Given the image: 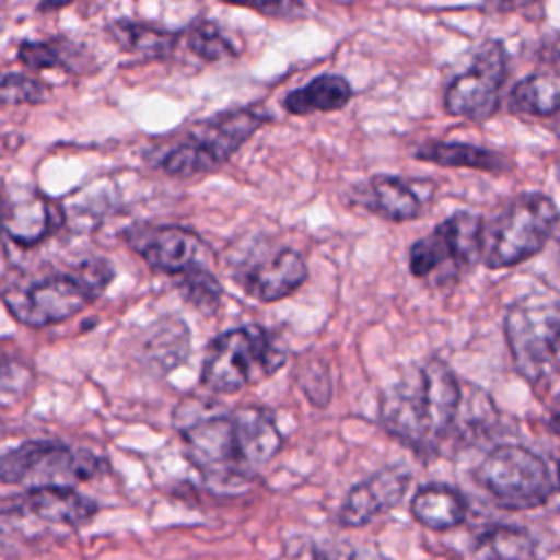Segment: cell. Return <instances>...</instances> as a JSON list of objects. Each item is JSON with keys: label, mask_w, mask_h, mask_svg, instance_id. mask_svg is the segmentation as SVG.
Masks as SVG:
<instances>
[{"label": "cell", "mask_w": 560, "mask_h": 560, "mask_svg": "<svg viewBox=\"0 0 560 560\" xmlns=\"http://www.w3.org/2000/svg\"><path fill=\"white\" fill-rule=\"evenodd\" d=\"M352 88L339 74H319L311 79L306 85L291 90L282 105L289 114L306 116L313 112H335L350 103Z\"/></svg>", "instance_id": "cell-21"}, {"label": "cell", "mask_w": 560, "mask_h": 560, "mask_svg": "<svg viewBox=\"0 0 560 560\" xmlns=\"http://www.w3.org/2000/svg\"><path fill=\"white\" fill-rule=\"evenodd\" d=\"M114 39L129 52H136L147 59H162L173 52L177 35L164 28H155L138 22H114Z\"/></svg>", "instance_id": "cell-25"}, {"label": "cell", "mask_w": 560, "mask_h": 560, "mask_svg": "<svg viewBox=\"0 0 560 560\" xmlns=\"http://www.w3.org/2000/svg\"><path fill=\"white\" fill-rule=\"evenodd\" d=\"M129 243L153 271L168 276H179L182 271L192 267L201 249L199 236L182 225L136 230L133 234H129Z\"/></svg>", "instance_id": "cell-15"}, {"label": "cell", "mask_w": 560, "mask_h": 560, "mask_svg": "<svg viewBox=\"0 0 560 560\" xmlns=\"http://www.w3.org/2000/svg\"><path fill=\"white\" fill-rule=\"evenodd\" d=\"M59 221L61 214L48 199L31 197L9 210L4 230L20 245H35L46 238L59 225Z\"/></svg>", "instance_id": "cell-22"}, {"label": "cell", "mask_w": 560, "mask_h": 560, "mask_svg": "<svg viewBox=\"0 0 560 560\" xmlns=\"http://www.w3.org/2000/svg\"><path fill=\"white\" fill-rule=\"evenodd\" d=\"M72 0H39V9L48 11V9H61L66 4H70Z\"/></svg>", "instance_id": "cell-31"}, {"label": "cell", "mask_w": 560, "mask_h": 560, "mask_svg": "<svg viewBox=\"0 0 560 560\" xmlns=\"http://www.w3.org/2000/svg\"><path fill=\"white\" fill-rule=\"evenodd\" d=\"M225 2L249 7L269 18H295L302 13L300 0H225Z\"/></svg>", "instance_id": "cell-30"}, {"label": "cell", "mask_w": 560, "mask_h": 560, "mask_svg": "<svg viewBox=\"0 0 560 560\" xmlns=\"http://www.w3.org/2000/svg\"><path fill=\"white\" fill-rule=\"evenodd\" d=\"M466 512L468 510L462 492L444 483H429L411 499L413 518L433 532H446L462 525Z\"/></svg>", "instance_id": "cell-19"}, {"label": "cell", "mask_w": 560, "mask_h": 560, "mask_svg": "<svg viewBox=\"0 0 560 560\" xmlns=\"http://www.w3.org/2000/svg\"><path fill=\"white\" fill-rule=\"evenodd\" d=\"M416 158L446 168H472L486 173H503L508 168L505 155L468 142L431 140L416 149Z\"/></svg>", "instance_id": "cell-20"}, {"label": "cell", "mask_w": 560, "mask_h": 560, "mask_svg": "<svg viewBox=\"0 0 560 560\" xmlns=\"http://www.w3.org/2000/svg\"><path fill=\"white\" fill-rule=\"evenodd\" d=\"M508 74L505 50L499 42H486L472 55L466 72L457 74L444 94V109L466 120H486L499 109V94Z\"/></svg>", "instance_id": "cell-11"}, {"label": "cell", "mask_w": 560, "mask_h": 560, "mask_svg": "<svg viewBox=\"0 0 560 560\" xmlns=\"http://www.w3.org/2000/svg\"><path fill=\"white\" fill-rule=\"evenodd\" d=\"M350 199L368 212L394 223L413 221L422 214L424 208L418 186L396 175L370 177L350 190Z\"/></svg>", "instance_id": "cell-16"}, {"label": "cell", "mask_w": 560, "mask_h": 560, "mask_svg": "<svg viewBox=\"0 0 560 560\" xmlns=\"http://www.w3.org/2000/svg\"><path fill=\"white\" fill-rule=\"evenodd\" d=\"M287 361L282 341L262 326L247 324L214 337L203 357L201 383L219 394H234L245 385L271 376Z\"/></svg>", "instance_id": "cell-2"}, {"label": "cell", "mask_w": 560, "mask_h": 560, "mask_svg": "<svg viewBox=\"0 0 560 560\" xmlns=\"http://www.w3.org/2000/svg\"><path fill=\"white\" fill-rule=\"evenodd\" d=\"M470 553L486 560H529L536 556V540L521 527L494 525L475 538Z\"/></svg>", "instance_id": "cell-23"}, {"label": "cell", "mask_w": 560, "mask_h": 560, "mask_svg": "<svg viewBox=\"0 0 560 560\" xmlns=\"http://www.w3.org/2000/svg\"><path fill=\"white\" fill-rule=\"evenodd\" d=\"M483 219L459 210L446 217L433 232L418 238L409 249V271L435 284L457 282L481 258Z\"/></svg>", "instance_id": "cell-5"}, {"label": "cell", "mask_w": 560, "mask_h": 560, "mask_svg": "<svg viewBox=\"0 0 560 560\" xmlns=\"http://www.w3.org/2000/svg\"><path fill=\"white\" fill-rule=\"evenodd\" d=\"M475 387H464L442 359H429L402 374L383 392L381 424L416 453L435 455L448 442L468 440L479 424L492 422V400Z\"/></svg>", "instance_id": "cell-1"}, {"label": "cell", "mask_w": 560, "mask_h": 560, "mask_svg": "<svg viewBox=\"0 0 560 560\" xmlns=\"http://www.w3.org/2000/svg\"><path fill=\"white\" fill-rule=\"evenodd\" d=\"M308 276L300 252L280 247L271 254L249 258L234 271L236 284L258 302H276L298 291Z\"/></svg>", "instance_id": "cell-12"}, {"label": "cell", "mask_w": 560, "mask_h": 560, "mask_svg": "<svg viewBox=\"0 0 560 560\" xmlns=\"http://www.w3.org/2000/svg\"><path fill=\"white\" fill-rule=\"evenodd\" d=\"M18 57L22 63H26L28 68H35V70L57 68L63 63V57L57 50V46H52L48 42H24L20 46Z\"/></svg>", "instance_id": "cell-29"}, {"label": "cell", "mask_w": 560, "mask_h": 560, "mask_svg": "<svg viewBox=\"0 0 560 560\" xmlns=\"http://www.w3.org/2000/svg\"><path fill=\"white\" fill-rule=\"evenodd\" d=\"M188 48L203 61H221L236 55L232 42L212 22H201L190 28Z\"/></svg>", "instance_id": "cell-28"}, {"label": "cell", "mask_w": 560, "mask_h": 560, "mask_svg": "<svg viewBox=\"0 0 560 560\" xmlns=\"http://www.w3.org/2000/svg\"><path fill=\"white\" fill-rule=\"evenodd\" d=\"M179 431L186 457L208 481L232 483L252 475L241 453L232 413L192 418Z\"/></svg>", "instance_id": "cell-10"}, {"label": "cell", "mask_w": 560, "mask_h": 560, "mask_svg": "<svg viewBox=\"0 0 560 560\" xmlns=\"http://www.w3.org/2000/svg\"><path fill=\"white\" fill-rule=\"evenodd\" d=\"M560 103V85L553 74H529L510 92V109L525 116H553Z\"/></svg>", "instance_id": "cell-24"}, {"label": "cell", "mask_w": 560, "mask_h": 560, "mask_svg": "<svg viewBox=\"0 0 560 560\" xmlns=\"http://www.w3.org/2000/svg\"><path fill=\"white\" fill-rule=\"evenodd\" d=\"M179 276L182 278L177 282V291L184 298V302L197 308L201 315H214L223 300V287L217 280V276L199 262H195Z\"/></svg>", "instance_id": "cell-26"}, {"label": "cell", "mask_w": 560, "mask_h": 560, "mask_svg": "<svg viewBox=\"0 0 560 560\" xmlns=\"http://www.w3.org/2000/svg\"><path fill=\"white\" fill-rule=\"evenodd\" d=\"M190 350V335L188 326L177 319V317H162L153 324L142 335V346H140V357L153 374L162 376L173 372L179 363L186 361Z\"/></svg>", "instance_id": "cell-18"}, {"label": "cell", "mask_w": 560, "mask_h": 560, "mask_svg": "<svg viewBox=\"0 0 560 560\" xmlns=\"http://www.w3.org/2000/svg\"><path fill=\"white\" fill-rule=\"evenodd\" d=\"M48 98V88L33 77L18 72L0 74V107L37 105Z\"/></svg>", "instance_id": "cell-27"}, {"label": "cell", "mask_w": 560, "mask_h": 560, "mask_svg": "<svg viewBox=\"0 0 560 560\" xmlns=\"http://www.w3.org/2000/svg\"><path fill=\"white\" fill-rule=\"evenodd\" d=\"M503 330L516 372L532 387L549 385L558 372V304L553 300L549 304L516 302L505 313Z\"/></svg>", "instance_id": "cell-8"}, {"label": "cell", "mask_w": 560, "mask_h": 560, "mask_svg": "<svg viewBox=\"0 0 560 560\" xmlns=\"http://www.w3.org/2000/svg\"><path fill=\"white\" fill-rule=\"evenodd\" d=\"M96 512H98V505L90 497L77 492L72 486L28 488L26 494L15 499L4 510V514L11 518L33 516L42 523L66 525V527H81Z\"/></svg>", "instance_id": "cell-13"}, {"label": "cell", "mask_w": 560, "mask_h": 560, "mask_svg": "<svg viewBox=\"0 0 560 560\" xmlns=\"http://www.w3.org/2000/svg\"><path fill=\"white\" fill-rule=\"evenodd\" d=\"M101 470V459L55 440H31L0 455V483L9 486H74Z\"/></svg>", "instance_id": "cell-9"}, {"label": "cell", "mask_w": 560, "mask_h": 560, "mask_svg": "<svg viewBox=\"0 0 560 560\" xmlns=\"http://www.w3.org/2000/svg\"><path fill=\"white\" fill-rule=\"evenodd\" d=\"M241 453L245 459V466L254 475L258 468H262L282 446V433L276 427L273 416L256 405L238 407L232 411Z\"/></svg>", "instance_id": "cell-17"}, {"label": "cell", "mask_w": 560, "mask_h": 560, "mask_svg": "<svg viewBox=\"0 0 560 560\" xmlns=\"http://www.w3.org/2000/svg\"><path fill=\"white\" fill-rule=\"evenodd\" d=\"M267 116L258 109L238 107L203 120L197 131L173 147L160 162L162 171L177 177L206 175L228 162L262 127Z\"/></svg>", "instance_id": "cell-7"}, {"label": "cell", "mask_w": 560, "mask_h": 560, "mask_svg": "<svg viewBox=\"0 0 560 560\" xmlns=\"http://www.w3.org/2000/svg\"><path fill=\"white\" fill-rule=\"evenodd\" d=\"M112 276L114 271L107 260H85L74 273L13 287L2 300L18 322L42 328L81 313L105 291Z\"/></svg>", "instance_id": "cell-3"}, {"label": "cell", "mask_w": 560, "mask_h": 560, "mask_svg": "<svg viewBox=\"0 0 560 560\" xmlns=\"http://www.w3.org/2000/svg\"><path fill=\"white\" fill-rule=\"evenodd\" d=\"M556 225L558 208L551 197L525 192L512 199L490 225L483 223V265L503 269L536 256L553 236Z\"/></svg>", "instance_id": "cell-4"}, {"label": "cell", "mask_w": 560, "mask_h": 560, "mask_svg": "<svg viewBox=\"0 0 560 560\" xmlns=\"http://www.w3.org/2000/svg\"><path fill=\"white\" fill-rule=\"evenodd\" d=\"M407 486L409 472L405 468L392 466L374 472L350 488L339 510V521L348 527H363L372 523L376 516L389 512L402 501Z\"/></svg>", "instance_id": "cell-14"}, {"label": "cell", "mask_w": 560, "mask_h": 560, "mask_svg": "<svg viewBox=\"0 0 560 560\" xmlns=\"http://www.w3.org/2000/svg\"><path fill=\"white\" fill-rule=\"evenodd\" d=\"M477 483L508 510H534L556 492L547 462L521 444L494 446L475 470Z\"/></svg>", "instance_id": "cell-6"}]
</instances>
